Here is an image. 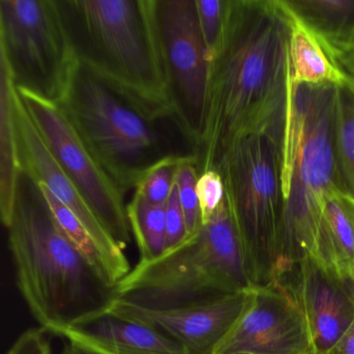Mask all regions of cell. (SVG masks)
I'll use <instances>...</instances> for the list:
<instances>
[{"label": "cell", "instance_id": "cell-1", "mask_svg": "<svg viewBox=\"0 0 354 354\" xmlns=\"http://www.w3.org/2000/svg\"><path fill=\"white\" fill-rule=\"evenodd\" d=\"M290 22L281 0H230L221 48L211 64L200 173L225 149L261 132L285 136Z\"/></svg>", "mask_w": 354, "mask_h": 354}, {"label": "cell", "instance_id": "cell-2", "mask_svg": "<svg viewBox=\"0 0 354 354\" xmlns=\"http://www.w3.org/2000/svg\"><path fill=\"white\" fill-rule=\"evenodd\" d=\"M18 289L41 328L66 331L109 312L107 283L55 223L38 184L21 171L6 225Z\"/></svg>", "mask_w": 354, "mask_h": 354}, {"label": "cell", "instance_id": "cell-3", "mask_svg": "<svg viewBox=\"0 0 354 354\" xmlns=\"http://www.w3.org/2000/svg\"><path fill=\"white\" fill-rule=\"evenodd\" d=\"M59 106L124 194L161 161L198 156L175 113L147 109L82 64Z\"/></svg>", "mask_w": 354, "mask_h": 354}, {"label": "cell", "instance_id": "cell-4", "mask_svg": "<svg viewBox=\"0 0 354 354\" xmlns=\"http://www.w3.org/2000/svg\"><path fill=\"white\" fill-rule=\"evenodd\" d=\"M335 98L333 84H292L289 80L283 142L285 211L275 281L304 259L314 258L325 200L337 186Z\"/></svg>", "mask_w": 354, "mask_h": 354}, {"label": "cell", "instance_id": "cell-5", "mask_svg": "<svg viewBox=\"0 0 354 354\" xmlns=\"http://www.w3.org/2000/svg\"><path fill=\"white\" fill-rule=\"evenodd\" d=\"M80 64L156 113H174L155 0H59Z\"/></svg>", "mask_w": 354, "mask_h": 354}, {"label": "cell", "instance_id": "cell-6", "mask_svg": "<svg viewBox=\"0 0 354 354\" xmlns=\"http://www.w3.org/2000/svg\"><path fill=\"white\" fill-rule=\"evenodd\" d=\"M254 287L227 201L175 250L138 262L115 286L117 298L151 308L200 304Z\"/></svg>", "mask_w": 354, "mask_h": 354}, {"label": "cell", "instance_id": "cell-7", "mask_svg": "<svg viewBox=\"0 0 354 354\" xmlns=\"http://www.w3.org/2000/svg\"><path fill=\"white\" fill-rule=\"evenodd\" d=\"M283 136L261 132L232 142L216 169L254 286L274 283L283 231Z\"/></svg>", "mask_w": 354, "mask_h": 354}, {"label": "cell", "instance_id": "cell-8", "mask_svg": "<svg viewBox=\"0 0 354 354\" xmlns=\"http://www.w3.org/2000/svg\"><path fill=\"white\" fill-rule=\"evenodd\" d=\"M0 57L16 88L61 105L80 61L59 0H0Z\"/></svg>", "mask_w": 354, "mask_h": 354}, {"label": "cell", "instance_id": "cell-9", "mask_svg": "<svg viewBox=\"0 0 354 354\" xmlns=\"http://www.w3.org/2000/svg\"><path fill=\"white\" fill-rule=\"evenodd\" d=\"M155 18L171 109L198 150L206 124L211 62L196 0H155Z\"/></svg>", "mask_w": 354, "mask_h": 354}, {"label": "cell", "instance_id": "cell-10", "mask_svg": "<svg viewBox=\"0 0 354 354\" xmlns=\"http://www.w3.org/2000/svg\"><path fill=\"white\" fill-rule=\"evenodd\" d=\"M16 91L64 173L84 196L107 233L125 252L132 237L125 194L86 148L59 105L28 91Z\"/></svg>", "mask_w": 354, "mask_h": 354}, {"label": "cell", "instance_id": "cell-11", "mask_svg": "<svg viewBox=\"0 0 354 354\" xmlns=\"http://www.w3.org/2000/svg\"><path fill=\"white\" fill-rule=\"evenodd\" d=\"M314 351L306 319L279 285L254 286L231 333L216 354H306Z\"/></svg>", "mask_w": 354, "mask_h": 354}, {"label": "cell", "instance_id": "cell-12", "mask_svg": "<svg viewBox=\"0 0 354 354\" xmlns=\"http://www.w3.org/2000/svg\"><path fill=\"white\" fill-rule=\"evenodd\" d=\"M248 297V290L169 308H145L117 298L109 312L154 327L188 354H216L243 313Z\"/></svg>", "mask_w": 354, "mask_h": 354}, {"label": "cell", "instance_id": "cell-13", "mask_svg": "<svg viewBox=\"0 0 354 354\" xmlns=\"http://www.w3.org/2000/svg\"><path fill=\"white\" fill-rule=\"evenodd\" d=\"M277 283L289 292L304 314L315 353L328 354L353 319V288L329 274L313 258L294 265Z\"/></svg>", "mask_w": 354, "mask_h": 354}, {"label": "cell", "instance_id": "cell-14", "mask_svg": "<svg viewBox=\"0 0 354 354\" xmlns=\"http://www.w3.org/2000/svg\"><path fill=\"white\" fill-rule=\"evenodd\" d=\"M16 122L21 171L44 185L62 204L69 208L90 232L97 243L119 264L131 268L124 250L107 233L84 196L64 173L30 119L16 91Z\"/></svg>", "mask_w": 354, "mask_h": 354}, {"label": "cell", "instance_id": "cell-15", "mask_svg": "<svg viewBox=\"0 0 354 354\" xmlns=\"http://www.w3.org/2000/svg\"><path fill=\"white\" fill-rule=\"evenodd\" d=\"M63 337L96 354H188L154 327L111 312L72 327Z\"/></svg>", "mask_w": 354, "mask_h": 354}, {"label": "cell", "instance_id": "cell-16", "mask_svg": "<svg viewBox=\"0 0 354 354\" xmlns=\"http://www.w3.org/2000/svg\"><path fill=\"white\" fill-rule=\"evenodd\" d=\"M313 259L354 289V198L337 186L326 196Z\"/></svg>", "mask_w": 354, "mask_h": 354}, {"label": "cell", "instance_id": "cell-17", "mask_svg": "<svg viewBox=\"0 0 354 354\" xmlns=\"http://www.w3.org/2000/svg\"><path fill=\"white\" fill-rule=\"evenodd\" d=\"M20 174L16 86L7 62L0 57V215L5 227L13 213Z\"/></svg>", "mask_w": 354, "mask_h": 354}, {"label": "cell", "instance_id": "cell-18", "mask_svg": "<svg viewBox=\"0 0 354 354\" xmlns=\"http://www.w3.org/2000/svg\"><path fill=\"white\" fill-rule=\"evenodd\" d=\"M283 7L318 39L325 51L354 32V0H281Z\"/></svg>", "mask_w": 354, "mask_h": 354}, {"label": "cell", "instance_id": "cell-19", "mask_svg": "<svg viewBox=\"0 0 354 354\" xmlns=\"http://www.w3.org/2000/svg\"><path fill=\"white\" fill-rule=\"evenodd\" d=\"M286 12L290 22V82L292 84L339 86L346 82L347 78L333 65L318 39L297 18L287 10Z\"/></svg>", "mask_w": 354, "mask_h": 354}, {"label": "cell", "instance_id": "cell-20", "mask_svg": "<svg viewBox=\"0 0 354 354\" xmlns=\"http://www.w3.org/2000/svg\"><path fill=\"white\" fill-rule=\"evenodd\" d=\"M337 186L354 198V82L335 86L333 115Z\"/></svg>", "mask_w": 354, "mask_h": 354}, {"label": "cell", "instance_id": "cell-21", "mask_svg": "<svg viewBox=\"0 0 354 354\" xmlns=\"http://www.w3.org/2000/svg\"><path fill=\"white\" fill-rule=\"evenodd\" d=\"M127 217L140 250L138 262L155 260L167 252L165 204H152L134 194L127 204Z\"/></svg>", "mask_w": 354, "mask_h": 354}, {"label": "cell", "instance_id": "cell-22", "mask_svg": "<svg viewBox=\"0 0 354 354\" xmlns=\"http://www.w3.org/2000/svg\"><path fill=\"white\" fill-rule=\"evenodd\" d=\"M200 176V158L198 156H190L184 159L178 171L176 186L180 204L185 214L187 223L188 240L200 232L203 227L201 216L200 204H198L196 183Z\"/></svg>", "mask_w": 354, "mask_h": 354}, {"label": "cell", "instance_id": "cell-23", "mask_svg": "<svg viewBox=\"0 0 354 354\" xmlns=\"http://www.w3.org/2000/svg\"><path fill=\"white\" fill-rule=\"evenodd\" d=\"M196 9L203 40L212 64L225 37L230 0H196Z\"/></svg>", "mask_w": 354, "mask_h": 354}, {"label": "cell", "instance_id": "cell-24", "mask_svg": "<svg viewBox=\"0 0 354 354\" xmlns=\"http://www.w3.org/2000/svg\"><path fill=\"white\" fill-rule=\"evenodd\" d=\"M187 157H171L155 165L140 182L134 194L152 204H167L175 187L180 165Z\"/></svg>", "mask_w": 354, "mask_h": 354}, {"label": "cell", "instance_id": "cell-25", "mask_svg": "<svg viewBox=\"0 0 354 354\" xmlns=\"http://www.w3.org/2000/svg\"><path fill=\"white\" fill-rule=\"evenodd\" d=\"M203 225H206L225 200V184L216 169H207L198 176L196 183Z\"/></svg>", "mask_w": 354, "mask_h": 354}, {"label": "cell", "instance_id": "cell-26", "mask_svg": "<svg viewBox=\"0 0 354 354\" xmlns=\"http://www.w3.org/2000/svg\"><path fill=\"white\" fill-rule=\"evenodd\" d=\"M165 227H167V252L175 250L187 241V223H186L183 209L180 204L176 185L165 204Z\"/></svg>", "mask_w": 354, "mask_h": 354}, {"label": "cell", "instance_id": "cell-27", "mask_svg": "<svg viewBox=\"0 0 354 354\" xmlns=\"http://www.w3.org/2000/svg\"><path fill=\"white\" fill-rule=\"evenodd\" d=\"M7 354H53L47 331L41 327L24 331Z\"/></svg>", "mask_w": 354, "mask_h": 354}, {"label": "cell", "instance_id": "cell-28", "mask_svg": "<svg viewBox=\"0 0 354 354\" xmlns=\"http://www.w3.org/2000/svg\"><path fill=\"white\" fill-rule=\"evenodd\" d=\"M326 53L339 72L349 82H354V32L345 43Z\"/></svg>", "mask_w": 354, "mask_h": 354}, {"label": "cell", "instance_id": "cell-29", "mask_svg": "<svg viewBox=\"0 0 354 354\" xmlns=\"http://www.w3.org/2000/svg\"><path fill=\"white\" fill-rule=\"evenodd\" d=\"M328 354H354V316L347 330Z\"/></svg>", "mask_w": 354, "mask_h": 354}, {"label": "cell", "instance_id": "cell-30", "mask_svg": "<svg viewBox=\"0 0 354 354\" xmlns=\"http://www.w3.org/2000/svg\"><path fill=\"white\" fill-rule=\"evenodd\" d=\"M59 354H96L77 344L72 343L68 341L67 343L62 348L61 352Z\"/></svg>", "mask_w": 354, "mask_h": 354}, {"label": "cell", "instance_id": "cell-31", "mask_svg": "<svg viewBox=\"0 0 354 354\" xmlns=\"http://www.w3.org/2000/svg\"><path fill=\"white\" fill-rule=\"evenodd\" d=\"M231 354H259V353H250V352H237V353H231ZM306 354H316L315 351L308 352V353Z\"/></svg>", "mask_w": 354, "mask_h": 354}]
</instances>
